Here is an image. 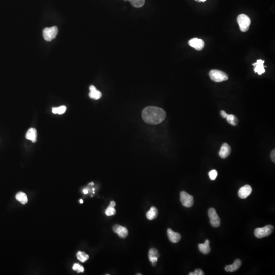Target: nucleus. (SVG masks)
<instances>
[{"label":"nucleus","mask_w":275,"mask_h":275,"mask_svg":"<svg viewBox=\"0 0 275 275\" xmlns=\"http://www.w3.org/2000/svg\"><path fill=\"white\" fill-rule=\"evenodd\" d=\"M142 119L146 124L156 125L162 123L166 117V113L157 106H147L142 112Z\"/></svg>","instance_id":"nucleus-1"},{"label":"nucleus","mask_w":275,"mask_h":275,"mask_svg":"<svg viewBox=\"0 0 275 275\" xmlns=\"http://www.w3.org/2000/svg\"><path fill=\"white\" fill-rule=\"evenodd\" d=\"M209 74L210 79L215 82H222L228 79L227 74L219 70H211Z\"/></svg>","instance_id":"nucleus-2"},{"label":"nucleus","mask_w":275,"mask_h":275,"mask_svg":"<svg viewBox=\"0 0 275 275\" xmlns=\"http://www.w3.org/2000/svg\"><path fill=\"white\" fill-rule=\"evenodd\" d=\"M237 20L241 31L245 32L249 30L251 24V20L248 16L244 14H240L238 16Z\"/></svg>","instance_id":"nucleus-3"},{"label":"nucleus","mask_w":275,"mask_h":275,"mask_svg":"<svg viewBox=\"0 0 275 275\" xmlns=\"http://www.w3.org/2000/svg\"><path fill=\"white\" fill-rule=\"evenodd\" d=\"M273 226L268 225L262 228H257L254 231V234L257 238H262L269 236L274 230Z\"/></svg>","instance_id":"nucleus-4"},{"label":"nucleus","mask_w":275,"mask_h":275,"mask_svg":"<svg viewBox=\"0 0 275 275\" xmlns=\"http://www.w3.org/2000/svg\"><path fill=\"white\" fill-rule=\"evenodd\" d=\"M58 32V29L56 26L51 28H46L43 31V36L44 39L47 41H51L55 38Z\"/></svg>","instance_id":"nucleus-5"},{"label":"nucleus","mask_w":275,"mask_h":275,"mask_svg":"<svg viewBox=\"0 0 275 275\" xmlns=\"http://www.w3.org/2000/svg\"><path fill=\"white\" fill-rule=\"evenodd\" d=\"M180 201L183 205L184 207H191L194 204V198L185 191L180 193Z\"/></svg>","instance_id":"nucleus-6"},{"label":"nucleus","mask_w":275,"mask_h":275,"mask_svg":"<svg viewBox=\"0 0 275 275\" xmlns=\"http://www.w3.org/2000/svg\"><path fill=\"white\" fill-rule=\"evenodd\" d=\"M209 216L210 219V223L214 227H218L221 224V220L217 211L214 208H210L209 210Z\"/></svg>","instance_id":"nucleus-7"},{"label":"nucleus","mask_w":275,"mask_h":275,"mask_svg":"<svg viewBox=\"0 0 275 275\" xmlns=\"http://www.w3.org/2000/svg\"><path fill=\"white\" fill-rule=\"evenodd\" d=\"M189 46L192 47L197 51H201L204 48V42L201 39L194 38L191 39L189 41Z\"/></svg>","instance_id":"nucleus-8"},{"label":"nucleus","mask_w":275,"mask_h":275,"mask_svg":"<svg viewBox=\"0 0 275 275\" xmlns=\"http://www.w3.org/2000/svg\"><path fill=\"white\" fill-rule=\"evenodd\" d=\"M113 230L121 238H126L128 234V231L126 228L118 224L115 225L113 227Z\"/></svg>","instance_id":"nucleus-9"},{"label":"nucleus","mask_w":275,"mask_h":275,"mask_svg":"<svg viewBox=\"0 0 275 275\" xmlns=\"http://www.w3.org/2000/svg\"><path fill=\"white\" fill-rule=\"evenodd\" d=\"M252 192V189L250 185H245L243 186L238 191V196L241 199L247 198V197L251 194Z\"/></svg>","instance_id":"nucleus-10"},{"label":"nucleus","mask_w":275,"mask_h":275,"mask_svg":"<svg viewBox=\"0 0 275 275\" xmlns=\"http://www.w3.org/2000/svg\"><path fill=\"white\" fill-rule=\"evenodd\" d=\"M264 61L261 59H259L257 60L256 62L253 64V65L255 66L254 71L256 73H257L259 75H261L262 74L265 72L264 66Z\"/></svg>","instance_id":"nucleus-11"},{"label":"nucleus","mask_w":275,"mask_h":275,"mask_svg":"<svg viewBox=\"0 0 275 275\" xmlns=\"http://www.w3.org/2000/svg\"><path fill=\"white\" fill-rule=\"evenodd\" d=\"M231 151V147L228 144H223L219 151V156L222 159H226L229 156Z\"/></svg>","instance_id":"nucleus-12"},{"label":"nucleus","mask_w":275,"mask_h":275,"mask_svg":"<svg viewBox=\"0 0 275 275\" xmlns=\"http://www.w3.org/2000/svg\"><path fill=\"white\" fill-rule=\"evenodd\" d=\"M167 234L170 241L173 243L178 242L181 239V235L178 233L173 231L171 229L167 230Z\"/></svg>","instance_id":"nucleus-13"},{"label":"nucleus","mask_w":275,"mask_h":275,"mask_svg":"<svg viewBox=\"0 0 275 275\" xmlns=\"http://www.w3.org/2000/svg\"><path fill=\"white\" fill-rule=\"evenodd\" d=\"M89 90L90 93L89 94V96L90 98L95 100H97L101 97L102 94L100 91L97 89L95 86H94L93 85L90 86Z\"/></svg>","instance_id":"nucleus-14"},{"label":"nucleus","mask_w":275,"mask_h":275,"mask_svg":"<svg viewBox=\"0 0 275 275\" xmlns=\"http://www.w3.org/2000/svg\"><path fill=\"white\" fill-rule=\"evenodd\" d=\"M241 265V261L240 259H236L234 263L231 265H227L225 269L228 272H234L240 268Z\"/></svg>","instance_id":"nucleus-15"},{"label":"nucleus","mask_w":275,"mask_h":275,"mask_svg":"<svg viewBox=\"0 0 275 275\" xmlns=\"http://www.w3.org/2000/svg\"><path fill=\"white\" fill-rule=\"evenodd\" d=\"M37 131L34 128H31L27 132L26 135V139L31 141L33 143L36 142L37 140Z\"/></svg>","instance_id":"nucleus-16"},{"label":"nucleus","mask_w":275,"mask_h":275,"mask_svg":"<svg viewBox=\"0 0 275 275\" xmlns=\"http://www.w3.org/2000/svg\"><path fill=\"white\" fill-rule=\"evenodd\" d=\"M210 241L206 240L203 244H199L198 245L199 251L204 254H208L210 252Z\"/></svg>","instance_id":"nucleus-17"},{"label":"nucleus","mask_w":275,"mask_h":275,"mask_svg":"<svg viewBox=\"0 0 275 275\" xmlns=\"http://www.w3.org/2000/svg\"><path fill=\"white\" fill-rule=\"evenodd\" d=\"M148 256L151 262H156L160 257V254L157 250L155 248H152L149 250Z\"/></svg>","instance_id":"nucleus-18"},{"label":"nucleus","mask_w":275,"mask_h":275,"mask_svg":"<svg viewBox=\"0 0 275 275\" xmlns=\"http://www.w3.org/2000/svg\"><path fill=\"white\" fill-rule=\"evenodd\" d=\"M158 214H159L158 210H157L156 207L152 206L151 207V209L146 214V217L148 220H154L157 218Z\"/></svg>","instance_id":"nucleus-19"},{"label":"nucleus","mask_w":275,"mask_h":275,"mask_svg":"<svg viewBox=\"0 0 275 275\" xmlns=\"http://www.w3.org/2000/svg\"><path fill=\"white\" fill-rule=\"evenodd\" d=\"M16 199L21 204H25L28 202V197L25 193L20 192L16 195Z\"/></svg>","instance_id":"nucleus-20"},{"label":"nucleus","mask_w":275,"mask_h":275,"mask_svg":"<svg viewBox=\"0 0 275 275\" xmlns=\"http://www.w3.org/2000/svg\"><path fill=\"white\" fill-rule=\"evenodd\" d=\"M226 118L227 119V121L228 122V123L229 124H231V125L236 126L238 124V119L234 115L229 114V115H227V117Z\"/></svg>","instance_id":"nucleus-21"},{"label":"nucleus","mask_w":275,"mask_h":275,"mask_svg":"<svg viewBox=\"0 0 275 275\" xmlns=\"http://www.w3.org/2000/svg\"><path fill=\"white\" fill-rule=\"evenodd\" d=\"M125 1L130 2L132 6L136 8H140L144 5L145 0H124Z\"/></svg>","instance_id":"nucleus-22"},{"label":"nucleus","mask_w":275,"mask_h":275,"mask_svg":"<svg viewBox=\"0 0 275 275\" xmlns=\"http://www.w3.org/2000/svg\"><path fill=\"white\" fill-rule=\"evenodd\" d=\"M77 257L78 259L82 262H84L86 261L89 258V256L87 254H86L84 252L79 251L77 253Z\"/></svg>","instance_id":"nucleus-23"},{"label":"nucleus","mask_w":275,"mask_h":275,"mask_svg":"<svg viewBox=\"0 0 275 275\" xmlns=\"http://www.w3.org/2000/svg\"><path fill=\"white\" fill-rule=\"evenodd\" d=\"M66 109V106H62L57 108H52V112L54 114H58L59 115H61L65 112Z\"/></svg>","instance_id":"nucleus-24"},{"label":"nucleus","mask_w":275,"mask_h":275,"mask_svg":"<svg viewBox=\"0 0 275 275\" xmlns=\"http://www.w3.org/2000/svg\"><path fill=\"white\" fill-rule=\"evenodd\" d=\"M105 214L107 216H113L116 214V210L114 207L109 205L105 210Z\"/></svg>","instance_id":"nucleus-25"},{"label":"nucleus","mask_w":275,"mask_h":275,"mask_svg":"<svg viewBox=\"0 0 275 275\" xmlns=\"http://www.w3.org/2000/svg\"><path fill=\"white\" fill-rule=\"evenodd\" d=\"M72 269L74 271H77L78 273H83L84 272V267L78 264H74L72 267Z\"/></svg>","instance_id":"nucleus-26"},{"label":"nucleus","mask_w":275,"mask_h":275,"mask_svg":"<svg viewBox=\"0 0 275 275\" xmlns=\"http://www.w3.org/2000/svg\"><path fill=\"white\" fill-rule=\"evenodd\" d=\"M209 176L211 180H214L216 179L217 178V175H218V172L216 170H212L209 172Z\"/></svg>","instance_id":"nucleus-27"},{"label":"nucleus","mask_w":275,"mask_h":275,"mask_svg":"<svg viewBox=\"0 0 275 275\" xmlns=\"http://www.w3.org/2000/svg\"><path fill=\"white\" fill-rule=\"evenodd\" d=\"M204 275L203 271L201 269H196L194 272L190 273L189 275Z\"/></svg>","instance_id":"nucleus-28"},{"label":"nucleus","mask_w":275,"mask_h":275,"mask_svg":"<svg viewBox=\"0 0 275 275\" xmlns=\"http://www.w3.org/2000/svg\"><path fill=\"white\" fill-rule=\"evenodd\" d=\"M271 160H272L273 162L275 163V149H273V150L271 152Z\"/></svg>","instance_id":"nucleus-29"},{"label":"nucleus","mask_w":275,"mask_h":275,"mask_svg":"<svg viewBox=\"0 0 275 275\" xmlns=\"http://www.w3.org/2000/svg\"><path fill=\"white\" fill-rule=\"evenodd\" d=\"M220 113H221V116L223 118H226V117H227V115H228L227 113H226L225 111H223V110L221 111V112H220Z\"/></svg>","instance_id":"nucleus-30"},{"label":"nucleus","mask_w":275,"mask_h":275,"mask_svg":"<svg viewBox=\"0 0 275 275\" xmlns=\"http://www.w3.org/2000/svg\"><path fill=\"white\" fill-rule=\"evenodd\" d=\"M110 205L111 206H112V207H115V205H116V203H115L114 201H111L110 202Z\"/></svg>","instance_id":"nucleus-31"},{"label":"nucleus","mask_w":275,"mask_h":275,"mask_svg":"<svg viewBox=\"0 0 275 275\" xmlns=\"http://www.w3.org/2000/svg\"><path fill=\"white\" fill-rule=\"evenodd\" d=\"M83 192L85 194H87L88 193V190L87 189H84V190H83Z\"/></svg>","instance_id":"nucleus-32"},{"label":"nucleus","mask_w":275,"mask_h":275,"mask_svg":"<svg viewBox=\"0 0 275 275\" xmlns=\"http://www.w3.org/2000/svg\"><path fill=\"white\" fill-rule=\"evenodd\" d=\"M156 262H152V265L153 267H155L156 265Z\"/></svg>","instance_id":"nucleus-33"},{"label":"nucleus","mask_w":275,"mask_h":275,"mask_svg":"<svg viewBox=\"0 0 275 275\" xmlns=\"http://www.w3.org/2000/svg\"><path fill=\"white\" fill-rule=\"evenodd\" d=\"M79 202H80V203H81V204H82L84 202H83V200L82 199H80V200H79Z\"/></svg>","instance_id":"nucleus-34"},{"label":"nucleus","mask_w":275,"mask_h":275,"mask_svg":"<svg viewBox=\"0 0 275 275\" xmlns=\"http://www.w3.org/2000/svg\"><path fill=\"white\" fill-rule=\"evenodd\" d=\"M199 1H201V2L206 1V0H199Z\"/></svg>","instance_id":"nucleus-35"}]
</instances>
